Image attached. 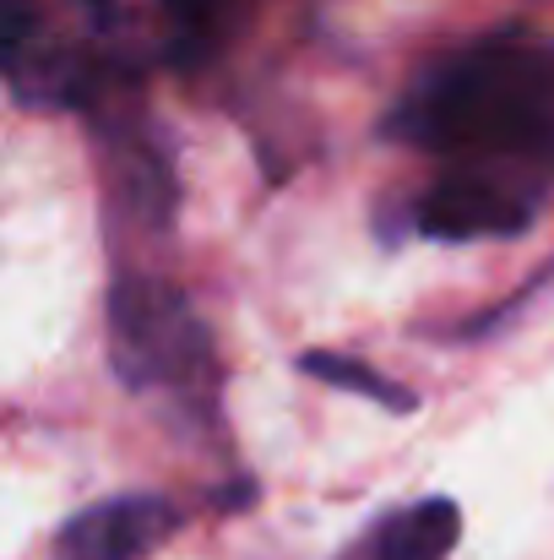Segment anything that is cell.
<instances>
[{
	"instance_id": "5b68a950",
	"label": "cell",
	"mask_w": 554,
	"mask_h": 560,
	"mask_svg": "<svg viewBox=\"0 0 554 560\" xmlns=\"http://www.w3.org/2000/svg\"><path fill=\"white\" fill-rule=\"evenodd\" d=\"M109 186H115V201L131 218H142L148 229H169L180 186H175V164H169V153L158 142L120 131L109 142Z\"/></svg>"
},
{
	"instance_id": "8fae6325",
	"label": "cell",
	"mask_w": 554,
	"mask_h": 560,
	"mask_svg": "<svg viewBox=\"0 0 554 560\" xmlns=\"http://www.w3.org/2000/svg\"><path fill=\"white\" fill-rule=\"evenodd\" d=\"M82 5H87V11H104V5H109V0H82Z\"/></svg>"
},
{
	"instance_id": "6da1fadb",
	"label": "cell",
	"mask_w": 554,
	"mask_h": 560,
	"mask_svg": "<svg viewBox=\"0 0 554 560\" xmlns=\"http://www.w3.org/2000/svg\"><path fill=\"white\" fill-rule=\"evenodd\" d=\"M386 131L451 170L539 190L554 175V44L500 33L440 60Z\"/></svg>"
},
{
	"instance_id": "9c48e42d",
	"label": "cell",
	"mask_w": 554,
	"mask_h": 560,
	"mask_svg": "<svg viewBox=\"0 0 554 560\" xmlns=\"http://www.w3.org/2000/svg\"><path fill=\"white\" fill-rule=\"evenodd\" d=\"M33 33H38V5L33 0H0V77L5 82L33 55Z\"/></svg>"
},
{
	"instance_id": "ba28073f",
	"label": "cell",
	"mask_w": 554,
	"mask_h": 560,
	"mask_svg": "<svg viewBox=\"0 0 554 560\" xmlns=\"http://www.w3.org/2000/svg\"><path fill=\"white\" fill-rule=\"evenodd\" d=\"M299 371H310L316 381H327V386H338V392H354V397H365V402L397 408V413L413 408V392H402L397 381H386L380 371H369L365 360H349V354H332V349L299 354Z\"/></svg>"
},
{
	"instance_id": "3957f363",
	"label": "cell",
	"mask_w": 554,
	"mask_h": 560,
	"mask_svg": "<svg viewBox=\"0 0 554 560\" xmlns=\"http://www.w3.org/2000/svg\"><path fill=\"white\" fill-rule=\"evenodd\" d=\"M539 190L484 175V170H446V180L419 196L413 218L435 240H495V234H522L533 223Z\"/></svg>"
},
{
	"instance_id": "7a4b0ae2",
	"label": "cell",
	"mask_w": 554,
	"mask_h": 560,
	"mask_svg": "<svg viewBox=\"0 0 554 560\" xmlns=\"http://www.w3.org/2000/svg\"><path fill=\"white\" fill-rule=\"evenodd\" d=\"M109 365L131 392L169 386L175 397L212 408V338L175 283L126 272L109 289Z\"/></svg>"
},
{
	"instance_id": "30bf717a",
	"label": "cell",
	"mask_w": 554,
	"mask_h": 560,
	"mask_svg": "<svg viewBox=\"0 0 554 560\" xmlns=\"http://www.w3.org/2000/svg\"><path fill=\"white\" fill-rule=\"evenodd\" d=\"M343 560H375V556H369L365 545H359V550H354V556H343Z\"/></svg>"
},
{
	"instance_id": "52a82bcc",
	"label": "cell",
	"mask_w": 554,
	"mask_h": 560,
	"mask_svg": "<svg viewBox=\"0 0 554 560\" xmlns=\"http://www.w3.org/2000/svg\"><path fill=\"white\" fill-rule=\"evenodd\" d=\"M245 16V0H164V55L175 71L207 66L234 22Z\"/></svg>"
},
{
	"instance_id": "277c9868",
	"label": "cell",
	"mask_w": 554,
	"mask_h": 560,
	"mask_svg": "<svg viewBox=\"0 0 554 560\" xmlns=\"http://www.w3.org/2000/svg\"><path fill=\"white\" fill-rule=\"evenodd\" d=\"M180 528L175 501L164 495H109L82 506L60 534L55 560H148Z\"/></svg>"
},
{
	"instance_id": "8992f818",
	"label": "cell",
	"mask_w": 554,
	"mask_h": 560,
	"mask_svg": "<svg viewBox=\"0 0 554 560\" xmlns=\"http://www.w3.org/2000/svg\"><path fill=\"white\" fill-rule=\"evenodd\" d=\"M462 539V512L446 495H429L397 517H386L365 539V550L375 560H446Z\"/></svg>"
}]
</instances>
